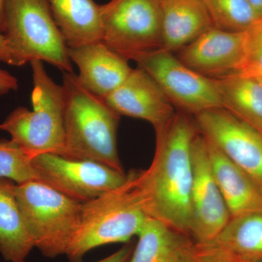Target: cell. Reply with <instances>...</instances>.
<instances>
[{
	"mask_svg": "<svg viewBox=\"0 0 262 262\" xmlns=\"http://www.w3.org/2000/svg\"><path fill=\"white\" fill-rule=\"evenodd\" d=\"M32 158L10 140H0V177L16 184L39 181Z\"/></svg>",
	"mask_w": 262,
	"mask_h": 262,
	"instance_id": "603a6c76",
	"label": "cell"
},
{
	"mask_svg": "<svg viewBox=\"0 0 262 262\" xmlns=\"http://www.w3.org/2000/svg\"><path fill=\"white\" fill-rule=\"evenodd\" d=\"M258 80L260 81V82L262 84V79H258Z\"/></svg>",
	"mask_w": 262,
	"mask_h": 262,
	"instance_id": "d6a6232c",
	"label": "cell"
},
{
	"mask_svg": "<svg viewBox=\"0 0 262 262\" xmlns=\"http://www.w3.org/2000/svg\"><path fill=\"white\" fill-rule=\"evenodd\" d=\"M5 3L6 0H0V34L5 32Z\"/></svg>",
	"mask_w": 262,
	"mask_h": 262,
	"instance_id": "83f0119b",
	"label": "cell"
},
{
	"mask_svg": "<svg viewBox=\"0 0 262 262\" xmlns=\"http://www.w3.org/2000/svg\"><path fill=\"white\" fill-rule=\"evenodd\" d=\"M211 243L245 262L262 258V211L234 217Z\"/></svg>",
	"mask_w": 262,
	"mask_h": 262,
	"instance_id": "44dd1931",
	"label": "cell"
},
{
	"mask_svg": "<svg viewBox=\"0 0 262 262\" xmlns=\"http://www.w3.org/2000/svg\"><path fill=\"white\" fill-rule=\"evenodd\" d=\"M16 198L34 248L48 258L65 255L80 225L82 203L39 181L17 184Z\"/></svg>",
	"mask_w": 262,
	"mask_h": 262,
	"instance_id": "8992f818",
	"label": "cell"
},
{
	"mask_svg": "<svg viewBox=\"0 0 262 262\" xmlns=\"http://www.w3.org/2000/svg\"><path fill=\"white\" fill-rule=\"evenodd\" d=\"M193 179L190 232L196 244H209L231 220L212 171L204 136L198 132L192 148Z\"/></svg>",
	"mask_w": 262,
	"mask_h": 262,
	"instance_id": "8fae6325",
	"label": "cell"
},
{
	"mask_svg": "<svg viewBox=\"0 0 262 262\" xmlns=\"http://www.w3.org/2000/svg\"><path fill=\"white\" fill-rule=\"evenodd\" d=\"M3 62L20 67L46 62L73 72L72 62L47 0H6Z\"/></svg>",
	"mask_w": 262,
	"mask_h": 262,
	"instance_id": "3957f363",
	"label": "cell"
},
{
	"mask_svg": "<svg viewBox=\"0 0 262 262\" xmlns=\"http://www.w3.org/2000/svg\"><path fill=\"white\" fill-rule=\"evenodd\" d=\"M162 14V49L177 53L213 28L202 0H160Z\"/></svg>",
	"mask_w": 262,
	"mask_h": 262,
	"instance_id": "2e32d148",
	"label": "cell"
},
{
	"mask_svg": "<svg viewBox=\"0 0 262 262\" xmlns=\"http://www.w3.org/2000/svg\"><path fill=\"white\" fill-rule=\"evenodd\" d=\"M246 32H226L213 27L176 56L200 75L220 78L239 73L246 56Z\"/></svg>",
	"mask_w": 262,
	"mask_h": 262,
	"instance_id": "7c38bea8",
	"label": "cell"
},
{
	"mask_svg": "<svg viewBox=\"0 0 262 262\" xmlns=\"http://www.w3.org/2000/svg\"><path fill=\"white\" fill-rule=\"evenodd\" d=\"M134 246L135 244L130 241L113 254L95 262H130Z\"/></svg>",
	"mask_w": 262,
	"mask_h": 262,
	"instance_id": "484cf974",
	"label": "cell"
},
{
	"mask_svg": "<svg viewBox=\"0 0 262 262\" xmlns=\"http://www.w3.org/2000/svg\"><path fill=\"white\" fill-rule=\"evenodd\" d=\"M18 80L7 71L0 68V96L18 89ZM1 130V127H0Z\"/></svg>",
	"mask_w": 262,
	"mask_h": 262,
	"instance_id": "4316f807",
	"label": "cell"
},
{
	"mask_svg": "<svg viewBox=\"0 0 262 262\" xmlns=\"http://www.w3.org/2000/svg\"><path fill=\"white\" fill-rule=\"evenodd\" d=\"M64 144L61 155L124 171L117 150L120 115L90 91L74 72H63Z\"/></svg>",
	"mask_w": 262,
	"mask_h": 262,
	"instance_id": "7a4b0ae2",
	"label": "cell"
},
{
	"mask_svg": "<svg viewBox=\"0 0 262 262\" xmlns=\"http://www.w3.org/2000/svg\"><path fill=\"white\" fill-rule=\"evenodd\" d=\"M16 186L0 177V253L7 261H23L34 248L19 208Z\"/></svg>",
	"mask_w": 262,
	"mask_h": 262,
	"instance_id": "d6986e66",
	"label": "cell"
},
{
	"mask_svg": "<svg viewBox=\"0 0 262 262\" xmlns=\"http://www.w3.org/2000/svg\"><path fill=\"white\" fill-rule=\"evenodd\" d=\"M194 117L198 130L262 187V134L224 108Z\"/></svg>",
	"mask_w": 262,
	"mask_h": 262,
	"instance_id": "30bf717a",
	"label": "cell"
},
{
	"mask_svg": "<svg viewBox=\"0 0 262 262\" xmlns=\"http://www.w3.org/2000/svg\"><path fill=\"white\" fill-rule=\"evenodd\" d=\"M133 61L152 77L177 111L195 116L211 108H223L214 80L188 67L175 53L160 49Z\"/></svg>",
	"mask_w": 262,
	"mask_h": 262,
	"instance_id": "ba28073f",
	"label": "cell"
},
{
	"mask_svg": "<svg viewBox=\"0 0 262 262\" xmlns=\"http://www.w3.org/2000/svg\"><path fill=\"white\" fill-rule=\"evenodd\" d=\"M39 182L80 203L91 201L125 184L128 174L91 160L53 153L32 158Z\"/></svg>",
	"mask_w": 262,
	"mask_h": 262,
	"instance_id": "9c48e42d",
	"label": "cell"
},
{
	"mask_svg": "<svg viewBox=\"0 0 262 262\" xmlns=\"http://www.w3.org/2000/svg\"><path fill=\"white\" fill-rule=\"evenodd\" d=\"M256 13L262 18V0H248Z\"/></svg>",
	"mask_w": 262,
	"mask_h": 262,
	"instance_id": "f1b7e54d",
	"label": "cell"
},
{
	"mask_svg": "<svg viewBox=\"0 0 262 262\" xmlns=\"http://www.w3.org/2000/svg\"><path fill=\"white\" fill-rule=\"evenodd\" d=\"M182 262H245L218 245L194 244Z\"/></svg>",
	"mask_w": 262,
	"mask_h": 262,
	"instance_id": "d4e9b609",
	"label": "cell"
},
{
	"mask_svg": "<svg viewBox=\"0 0 262 262\" xmlns=\"http://www.w3.org/2000/svg\"><path fill=\"white\" fill-rule=\"evenodd\" d=\"M30 64L32 110L15 108L0 127L32 159L44 153L59 155L64 144V91L52 80L43 62Z\"/></svg>",
	"mask_w": 262,
	"mask_h": 262,
	"instance_id": "5b68a950",
	"label": "cell"
},
{
	"mask_svg": "<svg viewBox=\"0 0 262 262\" xmlns=\"http://www.w3.org/2000/svg\"><path fill=\"white\" fill-rule=\"evenodd\" d=\"M155 130L156 145L149 168L130 171L134 190L148 217L189 235L192 148L199 130L194 117L177 110L168 123Z\"/></svg>",
	"mask_w": 262,
	"mask_h": 262,
	"instance_id": "6da1fadb",
	"label": "cell"
},
{
	"mask_svg": "<svg viewBox=\"0 0 262 262\" xmlns=\"http://www.w3.org/2000/svg\"><path fill=\"white\" fill-rule=\"evenodd\" d=\"M252 262H262V258H261V259L256 260V261H252Z\"/></svg>",
	"mask_w": 262,
	"mask_h": 262,
	"instance_id": "4dcf8cb0",
	"label": "cell"
},
{
	"mask_svg": "<svg viewBox=\"0 0 262 262\" xmlns=\"http://www.w3.org/2000/svg\"><path fill=\"white\" fill-rule=\"evenodd\" d=\"M222 107L262 134V84L239 73L213 79Z\"/></svg>",
	"mask_w": 262,
	"mask_h": 262,
	"instance_id": "ffe728a7",
	"label": "cell"
},
{
	"mask_svg": "<svg viewBox=\"0 0 262 262\" xmlns=\"http://www.w3.org/2000/svg\"><path fill=\"white\" fill-rule=\"evenodd\" d=\"M147 217L134 190L130 172L120 187L82 203L80 225L65 255L71 262H81L94 248L127 244L138 236Z\"/></svg>",
	"mask_w": 262,
	"mask_h": 262,
	"instance_id": "277c9868",
	"label": "cell"
},
{
	"mask_svg": "<svg viewBox=\"0 0 262 262\" xmlns=\"http://www.w3.org/2000/svg\"><path fill=\"white\" fill-rule=\"evenodd\" d=\"M213 27L231 32L249 30L261 17L248 0H202Z\"/></svg>",
	"mask_w": 262,
	"mask_h": 262,
	"instance_id": "7402d4cb",
	"label": "cell"
},
{
	"mask_svg": "<svg viewBox=\"0 0 262 262\" xmlns=\"http://www.w3.org/2000/svg\"><path fill=\"white\" fill-rule=\"evenodd\" d=\"M69 48L102 40L101 5L94 0H47Z\"/></svg>",
	"mask_w": 262,
	"mask_h": 262,
	"instance_id": "e0dca14e",
	"label": "cell"
},
{
	"mask_svg": "<svg viewBox=\"0 0 262 262\" xmlns=\"http://www.w3.org/2000/svg\"><path fill=\"white\" fill-rule=\"evenodd\" d=\"M246 56L239 73L262 79V18L246 31Z\"/></svg>",
	"mask_w": 262,
	"mask_h": 262,
	"instance_id": "cb8c5ba5",
	"label": "cell"
},
{
	"mask_svg": "<svg viewBox=\"0 0 262 262\" xmlns=\"http://www.w3.org/2000/svg\"><path fill=\"white\" fill-rule=\"evenodd\" d=\"M104 100L120 116L145 120L155 130L168 123L177 113L158 83L139 67Z\"/></svg>",
	"mask_w": 262,
	"mask_h": 262,
	"instance_id": "4fadbf2b",
	"label": "cell"
},
{
	"mask_svg": "<svg viewBox=\"0 0 262 262\" xmlns=\"http://www.w3.org/2000/svg\"><path fill=\"white\" fill-rule=\"evenodd\" d=\"M137 237L130 262H182L195 244L190 236L151 217Z\"/></svg>",
	"mask_w": 262,
	"mask_h": 262,
	"instance_id": "ac0fdd59",
	"label": "cell"
},
{
	"mask_svg": "<svg viewBox=\"0 0 262 262\" xmlns=\"http://www.w3.org/2000/svg\"><path fill=\"white\" fill-rule=\"evenodd\" d=\"M101 42L127 61L163 47L160 0H110L101 5Z\"/></svg>",
	"mask_w": 262,
	"mask_h": 262,
	"instance_id": "52a82bcc",
	"label": "cell"
},
{
	"mask_svg": "<svg viewBox=\"0 0 262 262\" xmlns=\"http://www.w3.org/2000/svg\"><path fill=\"white\" fill-rule=\"evenodd\" d=\"M71 61L79 69V80L91 92L104 98L126 80L133 68L125 58L102 42L68 48Z\"/></svg>",
	"mask_w": 262,
	"mask_h": 262,
	"instance_id": "5bb4252c",
	"label": "cell"
},
{
	"mask_svg": "<svg viewBox=\"0 0 262 262\" xmlns=\"http://www.w3.org/2000/svg\"><path fill=\"white\" fill-rule=\"evenodd\" d=\"M8 262H27L25 260H23V261H8Z\"/></svg>",
	"mask_w": 262,
	"mask_h": 262,
	"instance_id": "1f68e13d",
	"label": "cell"
},
{
	"mask_svg": "<svg viewBox=\"0 0 262 262\" xmlns=\"http://www.w3.org/2000/svg\"><path fill=\"white\" fill-rule=\"evenodd\" d=\"M4 35L0 34V61H3V54H4Z\"/></svg>",
	"mask_w": 262,
	"mask_h": 262,
	"instance_id": "f546056e",
	"label": "cell"
},
{
	"mask_svg": "<svg viewBox=\"0 0 262 262\" xmlns=\"http://www.w3.org/2000/svg\"><path fill=\"white\" fill-rule=\"evenodd\" d=\"M205 138V137H204ZM212 171L231 219L262 211V187L206 138Z\"/></svg>",
	"mask_w": 262,
	"mask_h": 262,
	"instance_id": "9a60e30c",
	"label": "cell"
}]
</instances>
